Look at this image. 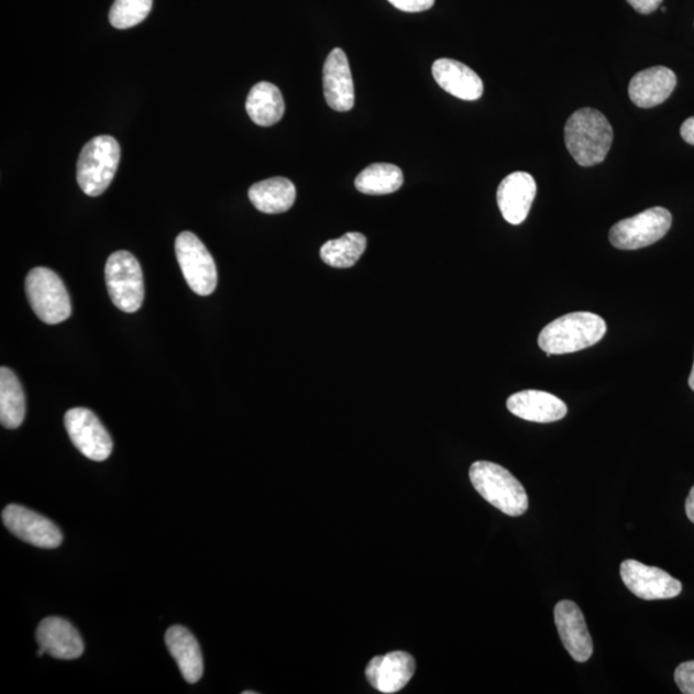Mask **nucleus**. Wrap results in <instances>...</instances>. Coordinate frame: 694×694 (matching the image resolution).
Returning a JSON list of instances; mask_svg holds the SVG:
<instances>
[{"instance_id":"obj_1","label":"nucleus","mask_w":694,"mask_h":694,"mask_svg":"<svg viewBox=\"0 0 694 694\" xmlns=\"http://www.w3.org/2000/svg\"><path fill=\"white\" fill-rule=\"evenodd\" d=\"M564 142L579 165L591 167L605 162L613 146L614 129L604 113L585 107L568 120Z\"/></svg>"},{"instance_id":"obj_2","label":"nucleus","mask_w":694,"mask_h":694,"mask_svg":"<svg viewBox=\"0 0 694 694\" xmlns=\"http://www.w3.org/2000/svg\"><path fill=\"white\" fill-rule=\"evenodd\" d=\"M607 326L593 312L577 311L553 320L540 332L539 348L548 355L581 352L605 338Z\"/></svg>"},{"instance_id":"obj_3","label":"nucleus","mask_w":694,"mask_h":694,"mask_svg":"<svg viewBox=\"0 0 694 694\" xmlns=\"http://www.w3.org/2000/svg\"><path fill=\"white\" fill-rule=\"evenodd\" d=\"M470 478L476 492L508 516H521L529 508L528 494L508 470L497 463L478 461L470 469Z\"/></svg>"},{"instance_id":"obj_4","label":"nucleus","mask_w":694,"mask_h":694,"mask_svg":"<svg viewBox=\"0 0 694 694\" xmlns=\"http://www.w3.org/2000/svg\"><path fill=\"white\" fill-rule=\"evenodd\" d=\"M120 164V146L110 135H99L84 146L76 179L84 194L101 196L110 187Z\"/></svg>"},{"instance_id":"obj_5","label":"nucleus","mask_w":694,"mask_h":694,"mask_svg":"<svg viewBox=\"0 0 694 694\" xmlns=\"http://www.w3.org/2000/svg\"><path fill=\"white\" fill-rule=\"evenodd\" d=\"M25 289L30 305L47 324L65 322L71 316V301L57 274L48 268H35L27 274Z\"/></svg>"},{"instance_id":"obj_6","label":"nucleus","mask_w":694,"mask_h":694,"mask_svg":"<svg viewBox=\"0 0 694 694\" xmlns=\"http://www.w3.org/2000/svg\"><path fill=\"white\" fill-rule=\"evenodd\" d=\"M107 291L119 310L135 312L144 300V280L140 262L128 251H117L106 263Z\"/></svg>"},{"instance_id":"obj_7","label":"nucleus","mask_w":694,"mask_h":694,"mask_svg":"<svg viewBox=\"0 0 694 694\" xmlns=\"http://www.w3.org/2000/svg\"><path fill=\"white\" fill-rule=\"evenodd\" d=\"M673 223L669 210L652 208L638 216L624 219L609 231V242L619 250H639L665 238Z\"/></svg>"},{"instance_id":"obj_8","label":"nucleus","mask_w":694,"mask_h":694,"mask_svg":"<svg viewBox=\"0 0 694 694\" xmlns=\"http://www.w3.org/2000/svg\"><path fill=\"white\" fill-rule=\"evenodd\" d=\"M175 254L188 286L200 296H209L218 286V271L209 250L192 232L175 240Z\"/></svg>"},{"instance_id":"obj_9","label":"nucleus","mask_w":694,"mask_h":694,"mask_svg":"<svg viewBox=\"0 0 694 694\" xmlns=\"http://www.w3.org/2000/svg\"><path fill=\"white\" fill-rule=\"evenodd\" d=\"M65 427L75 448L89 460L103 462L111 455L112 439L93 411L87 408L68 410Z\"/></svg>"},{"instance_id":"obj_10","label":"nucleus","mask_w":694,"mask_h":694,"mask_svg":"<svg viewBox=\"0 0 694 694\" xmlns=\"http://www.w3.org/2000/svg\"><path fill=\"white\" fill-rule=\"evenodd\" d=\"M620 575L627 588L646 601L671 599L682 593V583L659 568L636 560L621 563Z\"/></svg>"},{"instance_id":"obj_11","label":"nucleus","mask_w":694,"mask_h":694,"mask_svg":"<svg viewBox=\"0 0 694 694\" xmlns=\"http://www.w3.org/2000/svg\"><path fill=\"white\" fill-rule=\"evenodd\" d=\"M2 518L5 528L29 544L53 549L63 543V532L57 525L32 509L10 505L4 508Z\"/></svg>"},{"instance_id":"obj_12","label":"nucleus","mask_w":694,"mask_h":694,"mask_svg":"<svg viewBox=\"0 0 694 694\" xmlns=\"http://www.w3.org/2000/svg\"><path fill=\"white\" fill-rule=\"evenodd\" d=\"M554 621L571 658L577 662L588 661L593 654V640L582 609L574 602L561 601L554 608Z\"/></svg>"},{"instance_id":"obj_13","label":"nucleus","mask_w":694,"mask_h":694,"mask_svg":"<svg viewBox=\"0 0 694 694\" xmlns=\"http://www.w3.org/2000/svg\"><path fill=\"white\" fill-rule=\"evenodd\" d=\"M537 196V183L532 175L516 172L503 179L498 188L497 200L503 218L509 224L518 225L528 218Z\"/></svg>"},{"instance_id":"obj_14","label":"nucleus","mask_w":694,"mask_h":694,"mask_svg":"<svg viewBox=\"0 0 694 694\" xmlns=\"http://www.w3.org/2000/svg\"><path fill=\"white\" fill-rule=\"evenodd\" d=\"M323 88L328 106L334 111L346 112L355 103V89L349 59L340 48L328 55L323 68Z\"/></svg>"},{"instance_id":"obj_15","label":"nucleus","mask_w":694,"mask_h":694,"mask_svg":"<svg viewBox=\"0 0 694 694\" xmlns=\"http://www.w3.org/2000/svg\"><path fill=\"white\" fill-rule=\"evenodd\" d=\"M415 659L407 652H392L372 659L365 669L370 684L381 693L393 694L406 686L415 675Z\"/></svg>"},{"instance_id":"obj_16","label":"nucleus","mask_w":694,"mask_h":694,"mask_svg":"<svg viewBox=\"0 0 694 694\" xmlns=\"http://www.w3.org/2000/svg\"><path fill=\"white\" fill-rule=\"evenodd\" d=\"M507 408L514 416L537 423H552L568 416L564 401L539 390H525L509 396Z\"/></svg>"},{"instance_id":"obj_17","label":"nucleus","mask_w":694,"mask_h":694,"mask_svg":"<svg viewBox=\"0 0 694 694\" xmlns=\"http://www.w3.org/2000/svg\"><path fill=\"white\" fill-rule=\"evenodd\" d=\"M675 87L674 71L668 67L654 66L635 75L629 84V97L640 109H652L665 102Z\"/></svg>"},{"instance_id":"obj_18","label":"nucleus","mask_w":694,"mask_h":694,"mask_svg":"<svg viewBox=\"0 0 694 694\" xmlns=\"http://www.w3.org/2000/svg\"><path fill=\"white\" fill-rule=\"evenodd\" d=\"M36 639L45 653L55 659L75 660L79 659L84 652V643L78 630L60 617L44 619L37 628Z\"/></svg>"},{"instance_id":"obj_19","label":"nucleus","mask_w":694,"mask_h":694,"mask_svg":"<svg viewBox=\"0 0 694 694\" xmlns=\"http://www.w3.org/2000/svg\"><path fill=\"white\" fill-rule=\"evenodd\" d=\"M432 75L439 86L463 101H477L484 93V82L466 65L458 60L441 58L432 65Z\"/></svg>"},{"instance_id":"obj_20","label":"nucleus","mask_w":694,"mask_h":694,"mask_svg":"<svg viewBox=\"0 0 694 694\" xmlns=\"http://www.w3.org/2000/svg\"><path fill=\"white\" fill-rule=\"evenodd\" d=\"M165 642L186 682L195 684L202 678L203 659L201 647L187 628L175 625L166 631Z\"/></svg>"},{"instance_id":"obj_21","label":"nucleus","mask_w":694,"mask_h":694,"mask_svg":"<svg viewBox=\"0 0 694 694\" xmlns=\"http://www.w3.org/2000/svg\"><path fill=\"white\" fill-rule=\"evenodd\" d=\"M250 201L264 213H282L293 208L296 188L287 178H271L256 183L249 190Z\"/></svg>"},{"instance_id":"obj_22","label":"nucleus","mask_w":694,"mask_h":694,"mask_svg":"<svg viewBox=\"0 0 694 694\" xmlns=\"http://www.w3.org/2000/svg\"><path fill=\"white\" fill-rule=\"evenodd\" d=\"M286 110L284 96L271 82H258L250 90L246 111L251 120L261 126H272L284 118Z\"/></svg>"},{"instance_id":"obj_23","label":"nucleus","mask_w":694,"mask_h":694,"mask_svg":"<svg viewBox=\"0 0 694 694\" xmlns=\"http://www.w3.org/2000/svg\"><path fill=\"white\" fill-rule=\"evenodd\" d=\"M26 401L24 388L14 373L0 370V422L5 429H18L24 422Z\"/></svg>"},{"instance_id":"obj_24","label":"nucleus","mask_w":694,"mask_h":694,"mask_svg":"<svg viewBox=\"0 0 694 694\" xmlns=\"http://www.w3.org/2000/svg\"><path fill=\"white\" fill-rule=\"evenodd\" d=\"M367 249V239L357 232L343 234L341 239L331 240L320 249V257L332 268H352Z\"/></svg>"},{"instance_id":"obj_25","label":"nucleus","mask_w":694,"mask_h":694,"mask_svg":"<svg viewBox=\"0 0 694 694\" xmlns=\"http://www.w3.org/2000/svg\"><path fill=\"white\" fill-rule=\"evenodd\" d=\"M403 172L392 164H372L357 175L355 187L364 195H390L400 189Z\"/></svg>"},{"instance_id":"obj_26","label":"nucleus","mask_w":694,"mask_h":694,"mask_svg":"<svg viewBox=\"0 0 694 694\" xmlns=\"http://www.w3.org/2000/svg\"><path fill=\"white\" fill-rule=\"evenodd\" d=\"M154 0H114L110 22L114 29L125 30L142 24L148 18Z\"/></svg>"},{"instance_id":"obj_27","label":"nucleus","mask_w":694,"mask_h":694,"mask_svg":"<svg viewBox=\"0 0 694 694\" xmlns=\"http://www.w3.org/2000/svg\"><path fill=\"white\" fill-rule=\"evenodd\" d=\"M675 683L684 694H694V661L681 663L675 670Z\"/></svg>"},{"instance_id":"obj_28","label":"nucleus","mask_w":694,"mask_h":694,"mask_svg":"<svg viewBox=\"0 0 694 694\" xmlns=\"http://www.w3.org/2000/svg\"><path fill=\"white\" fill-rule=\"evenodd\" d=\"M388 2L403 12L417 13L432 9L434 0H388Z\"/></svg>"},{"instance_id":"obj_29","label":"nucleus","mask_w":694,"mask_h":694,"mask_svg":"<svg viewBox=\"0 0 694 694\" xmlns=\"http://www.w3.org/2000/svg\"><path fill=\"white\" fill-rule=\"evenodd\" d=\"M627 2L640 14L653 13L662 4V0H627Z\"/></svg>"},{"instance_id":"obj_30","label":"nucleus","mask_w":694,"mask_h":694,"mask_svg":"<svg viewBox=\"0 0 694 694\" xmlns=\"http://www.w3.org/2000/svg\"><path fill=\"white\" fill-rule=\"evenodd\" d=\"M682 139L694 146V117L686 119L681 129Z\"/></svg>"},{"instance_id":"obj_31","label":"nucleus","mask_w":694,"mask_h":694,"mask_svg":"<svg viewBox=\"0 0 694 694\" xmlns=\"http://www.w3.org/2000/svg\"><path fill=\"white\" fill-rule=\"evenodd\" d=\"M685 513L690 520L694 524V486L690 492L689 498H686Z\"/></svg>"},{"instance_id":"obj_32","label":"nucleus","mask_w":694,"mask_h":694,"mask_svg":"<svg viewBox=\"0 0 694 694\" xmlns=\"http://www.w3.org/2000/svg\"><path fill=\"white\" fill-rule=\"evenodd\" d=\"M690 387L694 392V363H693V368H692L691 376H690Z\"/></svg>"}]
</instances>
